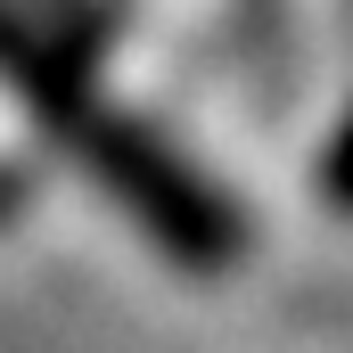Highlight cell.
I'll return each instance as SVG.
<instances>
[{"mask_svg": "<svg viewBox=\"0 0 353 353\" xmlns=\"http://www.w3.org/2000/svg\"><path fill=\"white\" fill-rule=\"evenodd\" d=\"M0 83L25 99V115H33L181 271H230L239 263V214L189 173L148 123H132L66 50H50V41H41L33 25H17L8 8H0Z\"/></svg>", "mask_w": 353, "mask_h": 353, "instance_id": "obj_1", "label": "cell"}, {"mask_svg": "<svg viewBox=\"0 0 353 353\" xmlns=\"http://www.w3.org/2000/svg\"><path fill=\"white\" fill-rule=\"evenodd\" d=\"M17 197H25V181H17V173H8V165H0V222L17 214Z\"/></svg>", "mask_w": 353, "mask_h": 353, "instance_id": "obj_3", "label": "cell"}, {"mask_svg": "<svg viewBox=\"0 0 353 353\" xmlns=\"http://www.w3.org/2000/svg\"><path fill=\"white\" fill-rule=\"evenodd\" d=\"M321 189H329V205L353 214V115L337 123V140H329V157H321Z\"/></svg>", "mask_w": 353, "mask_h": 353, "instance_id": "obj_2", "label": "cell"}]
</instances>
